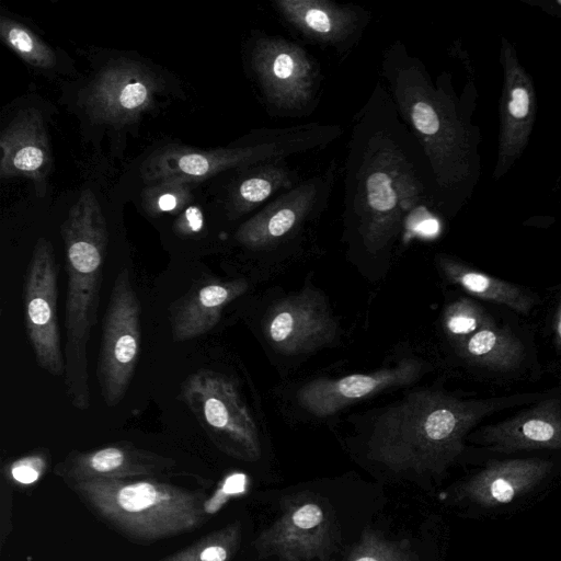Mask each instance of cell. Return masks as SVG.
<instances>
[{"label":"cell","instance_id":"cell-1","mask_svg":"<svg viewBox=\"0 0 561 561\" xmlns=\"http://www.w3.org/2000/svg\"><path fill=\"white\" fill-rule=\"evenodd\" d=\"M343 206L345 228L369 254L438 213L430 162L380 81L353 119Z\"/></svg>","mask_w":561,"mask_h":561},{"label":"cell","instance_id":"cell-2","mask_svg":"<svg viewBox=\"0 0 561 561\" xmlns=\"http://www.w3.org/2000/svg\"><path fill=\"white\" fill-rule=\"evenodd\" d=\"M381 76L398 113L421 145L434 179L437 211L453 217L481 176V131L473 124L474 84L457 95L450 76L432 79L424 64L396 41L382 54Z\"/></svg>","mask_w":561,"mask_h":561},{"label":"cell","instance_id":"cell-3","mask_svg":"<svg viewBox=\"0 0 561 561\" xmlns=\"http://www.w3.org/2000/svg\"><path fill=\"white\" fill-rule=\"evenodd\" d=\"M543 397L520 393L460 400L440 391L412 392L376 420L368 457L393 471L442 473L462 453L469 431L486 415Z\"/></svg>","mask_w":561,"mask_h":561},{"label":"cell","instance_id":"cell-4","mask_svg":"<svg viewBox=\"0 0 561 561\" xmlns=\"http://www.w3.org/2000/svg\"><path fill=\"white\" fill-rule=\"evenodd\" d=\"M68 277L65 304V386L71 404L88 410V344L96 321L108 231L91 190L81 192L61 226Z\"/></svg>","mask_w":561,"mask_h":561},{"label":"cell","instance_id":"cell-5","mask_svg":"<svg viewBox=\"0 0 561 561\" xmlns=\"http://www.w3.org/2000/svg\"><path fill=\"white\" fill-rule=\"evenodd\" d=\"M67 485L102 523L141 545L192 531L206 519L204 492L156 478L93 479Z\"/></svg>","mask_w":561,"mask_h":561},{"label":"cell","instance_id":"cell-6","mask_svg":"<svg viewBox=\"0 0 561 561\" xmlns=\"http://www.w3.org/2000/svg\"><path fill=\"white\" fill-rule=\"evenodd\" d=\"M336 124L307 123L254 131L241 145L198 149L168 145L153 151L141 165L148 183L179 181L187 184L204 181L228 170H242L275 159L322 149L342 135Z\"/></svg>","mask_w":561,"mask_h":561},{"label":"cell","instance_id":"cell-7","mask_svg":"<svg viewBox=\"0 0 561 561\" xmlns=\"http://www.w3.org/2000/svg\"><path fill=\"white\" fill-rule=\"evenodd\" d=\"M253 78L275 115L301 117L318 105L322 72L301 45L277 35L257 34L249 50Z\"/></svg>","mask_w":561,"mask_h":561},{"label":"cell","instance_id":"cell-8","mask_svg":"<svg viewBox=\"0 0 561 561\" xmlns=\"http://www.w3.org/2000/svg\"><path fill=\"white\" fill-rule=\"evenodd\" d=\"M181 398L221 451L243 461L260 459L257 426L232 380L199 369L183 381Z\"/></svg>","mask_w":561,"mask_h":561},{"label":"cell","instance_id":"cell-9","mask_svg":"<svg viewBox=\"0 0 561 561\" xmlns=\"http://www.w3.org/2000/svg\"><path fill=\"white\" fill-rule=\"evenodd\" d=\"M341 538L329 502L313 493L286 499L280 515L254 540L261 557L278 561H328Z\"/></svg>","mask_w":561,"mask_h":561},{"label":"cell","instance_id":"cell-10","mask_svg":"<svg viewBox=\"0 0 561 561\" xmlns=\"http://www.w3.org/2000/svg\"><path fill=\"white\" fill-rule=\"evenodd\" d=\"M140 304L129 272L122 270L113 284L102 322L96 376L107 407L125 397L140 354Z\"/></svg>","mask_w":561,"mask_h":561},{"label":"cell","instance_id":"cell-11","mask_svg":"<svg viewBox=\"0 0 561 561\" xmlns=\"http://www.w3.org/2000/svg\"><path fill=\"white\" fill-rule=\"evenodd\" d=\"M336 178L332 161L323 172L302 179L295 187L265 204L239 226L234 239L252 251H264L294 238L328 208Z\"/></svg>","mask_w":561,"mask_h":561},{"label":"cell","instance_id":"cell-12","mask_svg":"<svg viewBox=\"0 0 561 561\" xmlns=\"http://www.w3.org/2000/svg\"><path fill=\"white\" fill-rule=\"evenodd\" d=\"M57 262L51 243L39 238L32 252L23 284L24 320L37 365L48 374L65 376L57 318Z\"/></svg>","mask_w":561,"mask_h":561},{"label":"cell","instance_id":"cell-13","mask_svg":"<svg viewBox=\"0 0 561 561\" xmlns=\"http://www.w3.org/2000/svg\"><path fill=\"white\" fill-rule=\"evenodd\" d=\"M503 83L500 98L497 156L492 173L503 179L525 151L537 116V94L531 76L522 65L513 43L505 36L500 43Z\"/></svg>","mask_w":561,"mask_h":561},{"label":"cell","instance_id":"cell-14","mask_svg":"<svg viewBox=\"0 0 561 561\" xmlns=\"http://www.w3.org/2000/svg\"><path fill=\"white\" fill-rule=\"evenodd\" d=\"M159 88V79L146 66L128 59L114 60L87 87L83 103L93 119L124 125L153 105Z\"/></svg>","mask_w":561,"mask_h":561},{"label":"cell","instance_id":"cell-15","mask_svg":"<svg viewBox=\"0 0 561 561\" xmlns=\"http://www.w3.org/2000/svg\"><path fill=\"white\" fill-rule=\"evenodd\" d=\"M264 332L276 351L297 355L332 343L337 336L339 327L323 295L306 288L270 309Z\"/></svg>","mask_w":561,"mask_h":561},{"label":"cell","instance_id":"cell-16","mask_svg":"<svg viewBox=\"0 0 561 561\" xmlns=\"http://www.w3.org/2000/svg\"><path fill=\"white\" fill-rule=\"evenodd\" d=\"M272 7L301 36L341 55L358 44L371 19L362 7L330 0H273Z\"/></svg>","mask_w":561,"mask_h":561},{"label":"cell","instance_id":"cell-17","mask_svg":"<svg viewBox=\"0 0 561 561\" xmlns=\"http://www.w3.org/2000/svg\"><path fill=\"white\" fill-rule=\"evenodd\" d=\"M422 371L421 362L404 358L393 367L369 374H354L336 379L318 378L299 389L297 400L310 414L325 417L355 401L387 389L410 385L419 379Z\"/></svg>","mask_w":561,"mask_h":561},{"label":"cell","instance_id":"cell-18","mask_svg":"<svg viewBox=\"0 0 561 561\" xmlns=\"http://www.w3.org/2000/svg\"><path fill=\"white\" fill-rule=\"evenodd\" d=\"M174 466L169 457L119 442L89 451H70L54 472L70 484L93 479L156 478Z\"/></svg>","mask_w":561,"mask_h":561},{"label":"cell","instance_id":"cell-19","mask_svg":"<svg viewBox=\"0 0 561 561\" xmlns=\"http://www.w3.org/2000/svg\"><path fill=\"white\" fill-rule=\"evenodd\" d=\"M553 463L541 458L494 460L456 489L458 500L483 508L510 504L537 488Z\"/></svg>","mask_w":561,"mask_h":561},{"label":"cell","instance_id":"cell-20","mask_svg":"<svg viewBox=\"0 0 561 561\" xmlns=\"http://www.w3.org/2000/svg\"><path fill=\"white\" fill-rule=\"evenodd\" d=\"M478 437L497 453L561 449V400L540 399L513 417L483 427Z\"/></svg>","mask_w":561,"mask_h":561},{"label":"cell","instance_id":"cell-21","mask_svg":"<svg viewBox=\"0 0 561 561\" xmlns=\"http://www.w3.org/2000/svg\"><path fill=\"white\" fill-rule=\"evenodd\" d=\"M0 175L2 179L26 178L44 185L53 159L42 113L21 111L0 137Z\"/></svg>","mask_w":561,"mask_h":561},{"label":"cell","instance_id":"cell-22","mask_svg":"<svg viewBox=\"0 0 561 561\" xmlns=\"http://www.w3.org/2000/svg\"><path fill=\"white\" fill-rule=\"evenodd\" d=\"M247 289L244 279L209 280L192 286L170 307L173 341L185 342L210 331L219 322L224 308Z\"/></svg>","mask_w":561,"mask_h":561},{"label":"cell","instance_id":"cell-23","mask_svg":"<svg viewBox=\"0 0 561 561\" xmlns=\"http://www.w3.org/2000/svg\"><path fill=\"white\" fill-rule=\"evenodd\" d=\"M227 197L230 218L241 217L295 187L302 179L288 159H275L240 170Z\"/></svg>","mask_w":561,"mask_h":561},{"label":"cell","instance_id":"cell-24","mask_svg":"<svg viewBox=\"0 0 561 561\" xmlns=\"http://www.w3.org/2000/svg\"><path fill=\"white\" fill-rule=\"evenodd\" d=\"M437 261L445 276L472 296L523 314L535 305L534 297L514 283L485 274L446 254L438 255Z\"/></svg>","mask_w":561,"mask_h":561},{"label":"cell","instance_id":"cell-25","mask_svg":"<svg viewBox=\"0 0 561 561\" xmlns=\"http://www.w3.org/2000/svg\"><path fill=\"white\" fill-rule=\"evenodd\" d=\"M457 351L467 362L495 371L514 370L524 358L520 340L511 330L496 324L457 343Z\"/></svg>","mask_w":561,"mask_h":561},{"label":"cell","instance_id":"cell-26","mask_svg":"<svg viewBox=\"0 0 561 561\" xmlns=\"http://www.w3.org/2000/svg\"><path fill=\"white\" fill-rule=\"evenodd\" d=\"M241 543V525L233 522L157 561H231Z\"/></svg>","mask_w":561,"mask_h":561},{"label":"cell","instance_id":"cell-27","mask_svg":"<svg viewBox=\"0 0 561 561\" xmlns=\"http://www.w3.org/2000/svg\"><path fill=\"white\" fill-rule=\"evenodd\" d=\"M0 36L25 62L42 69H49L56 65L55 51L25 25L1 18Z\"/></svg>","mask_w":561,"mask_h":561},{"label":"cell","instance_id":"cell-28","mask_svg":"<svg viewBox=\"0 0 561 561\" xmlns=\"http://www.w3.org/2000/svg\"><path fill=\"white\" fill-rule=\"evenodd\" d=\"M348 561H420L407 539H390L366 529L351 551Z\"/></svg>","mask_w":561,"mask_h":561},{"label":"cell","instance_id":"cell-29","mask_svg":"<svg viewBox=\"0 0 561 561\" xmlns=\"http://www.w3.org/2000/svg\"><path fill=\"white\" fill-rule=\"evenodd\" d=\"M443 324L448 336L459 343L496 323L481 305L469 298H460L447 306Z\"/></svg>","mask_w":561,"mask_h":561},{"label":"cell","instance_id":"cell-30","mask_svg":"<svg viewBox=\"0 0 561 561\" xmlns=\"http://www.w3.org/2000/svg\"><path fill=\"white\" fill-rule=\"evenodd\" d=\"M148 184L144 190L142 205L151 216L180 213L193 198L191 185L187 183L158 181Z\"/></svg>","mask_w":561,"mask_h":561},{"label":"cell","instance_id":"cell-31","mask_svg":"<svg viewBox=\"0 0 561 561\" xmlns=\"http://www.w3.org/2000/svg\"><path fill=\"white\" fill-rule=\"evenodd\" d=\"M48 456L44 451H35L12 461L8 471L10 477L22 484L38 480L47 467Z\"/></svg>","mask_w":561,"mask_h":561},{"label":"cell","instance_id":"cell-32","mask_svg":"<svg viewBox=\"0 0 561 561\" xmlns=\"http://www.w3.org/2000/svg\"><path fill=\"white\" fill-rule=\"evenodd\" d=\"M204 228L203 210L196 205L184 208L174 221V232L183 238L198 234Z\"/></svg>","mask_w":561,"mask_h":561},{"label":"cell","instance_id":"cell-33","mask_svg":"<svg viewBox=\"0 0 561 561\" xmlns=\"http://www.w3.org/2000/svg\"><path fill=\"white\" fill-rule=\"evenodd\" d=\"M12 529V495L4 477L0 488V549L3 548Z\"/></svg>","mask_w":561,"mask_h":561},{"label":"cell","instance_id":"cell-34","mask_svg":"<svg viewBox=\"0 0 561 561\" xmlns=\"http://www.w3.org/2000/svg\"><path fill=\"white\" fill-rule=\"evenodd\" d=\"M554 344L561 348V296L558 301L553 322Z\"/></svg>","mask_w":561,"mask_h":561},{"label":"cell","instance_id":"cell-35","mask_svg":"<svg viewBox=\"0 0 561 561\" xmlns=\"http://www.w3.org/2000/svg\"><path fill=\"white\" fill-rule=\"evenodd\" d=\"M560 179H561V176H560Z\"/></svg>","mask_w":561,"mask_h":561}]
</instances>
